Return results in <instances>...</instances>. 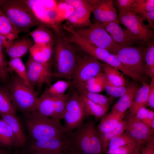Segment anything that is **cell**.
Returning a JSON list of instances; mask_svg holds the SVG:
<instances>
[{
	"mask_svg": "<svg viewBox=\"0 0 154 154\" xmlns=\"http://www.w3.org/2000/svg\"><path fill=\"white\" fill-rule=\"evenodd\" d=\"M144 21H146L148 23V25L150 28H154V11L144 12L137 15Z\"/></svg>",
	"mask_w": 154,
	"mask_h": 154,
	"instance_id": "47",
	"label": "cell"
},
{
	"mask_svg": "<svg viewBox=\"0 0 154 154\" xmlns=\"http://www.w3.org/2000/svg\"><path fill=\"white\" fill-rule=\"evenodd\" d=\"M30 56L35 61L41 63L51 62L53 53L52 42L46 44H33L29 51Z\"/></svg>",
	"mask_w": 154,
	"mask_h": 154,
	"instance_id": "22",
	"label": "cell"
},
{
	"mask_svg": "<svg viewBox=\"0 0 154 154\" xmlns=\"http://www.w3.org/2000/svg\"><path fill=\"white\" fill-rule=\"evenodd\" d=\"M25 65L29 82L33 88L40 89L44 84L49 86L51 85L54 76L51 62H38L29 56Z\"/></svg>",
	"mask_w": 154,
	"mask_h": 154,
	"instance_id": "11",
	"label": "cell"
},
{
	"mask_svg": "<svg viewBox=\"0 0 154 154\" xmlns=\"http://www.w3.org/2000/svg\"><path fill=\"white\" fill-rule=\"evenodd\" d=\"M140 149L136 143H130L113 149H107L106 154H130L138 149Z\"/></svg>",
	"mask_w": 154,
	"mask_h": 154,
	"instance_id": "43",
	"label": "cell"
},
{
	"mask_svg": "<svg viewBox=\"0 0 154 154\" xmlns=\"http://www.w3.org/2000/svg\"><path fill=\"white\" fill-rule=\"evenodd\" d=\"M145 56V74L154 78V42L150 41L147 44Z\"/></svg>",
	"mask_w": 154,
	"mask_h": 154,
	"instance_id": "37",
	"label": "cell"
},
{
	"mask_svg": "<svg viewBox=\"0 0 154 154\" xmlns=\"http://www.w3.org/2000/svg\"><path fill=\"white\" fill-rule=\"evenodd\" d=\"M71 41L78 44L86 54L117 68L135 81L141 82L142 81L143 78L142 76L131 72L122 64L115 55L106 49L91 43L76 33L72 36Z\"/></svg>",
	"mask_w": 154,
	"mask_h": 154,
	"instance_id": "5",
	"label": "cell"
},
{
	"mask_svg": "<svg viewBox=\"0 0 154 154\" xmlns=\"http://www.w3.org/2000/svg\"><path fill=\"white\" fill-rule=\"evenodd\" d=\"M74 30L81 37L114 55L119 48V45L114 41L101 23L96 21L90 27Z\"/></svg>",
	"mask_w": 154,
	"mask_h": 154,
	"instance_id": "8",
	"label": "cell"
},
{
	"mask_svg": "<svg viewBox=\"0 0 154 154\" xmlns=\"http://www.w3.org/2000/svg\"><path fill=\"white\" fill-rule=\"evenodd\" d=\"M0 78L2 80H5V79L2 74L0 70Z\"/></svg>",
	"mask_w": 154,
	"mask_h": 154,
	"instance_id": "57",
	"label": "cell"
},
{
	"mask_svg": "<svg viewBox=\"0 0 154 154\" xmlns=\"http://www.w3.org/2000/svg\"><path fill=\"white\" fill-rule=\"evenodd\" d=\"M7 88L16 110L25 114L36 110L39 98L33 87L17 76L12 78Z\"/></svg>",
	"mask_w": 154,
	"mask_h": 154,
	"instance_id": "3",
	"label": "cell"
},
{
	"mask_svg": "<svg viewBox=\"0 0 154 154\" xmlns=\"http://www.w3.org/2000/svg\"><path fill=\"white\" fill-rule=\"evenodd\" d=\"M140 87L136 82L130 83L127 87L126 91L113 106L111 112L124 114L126 110L130 108Z\"/></svg>",
	"mask_w": 154,
	"mask_h": 154,
	"instance_id": "19",
	"label": "cell"
},
{
	"mask_svg": "<svg viewBox=\"0 0 154 154\" xmlns=\"http://www.w3.org/2000/svg\"><path fill=\"white\" fill-rule=\"evenodd\" d=\"M126 89L125 86H117L109 84L105 77L104 90L110 96L114 98L120 97L125 93Z\"/></svg>",
	"mask_w": 154,
	"mask_h": 154,
	"instance_id": "42",
	"label": "cell"
},
{
	"mask_svg": "<svg viewBox=\"0 0 154 154\" xmlns=\"http://www.w3.org/2000/svg\"><path fill=\"white\" fill-rule=\"evenodd\" d=\"M105 76L103 72L97 76L91 77L84 82L73 85L74 86H83L102 81L104 80Z\"/></svg>",
	"mask_w": 154,
	"mask_h": 154,
	"instance_id": "48",
	"label": "cell"
},
{
	"mask_svg": "<svg viewBox=\"0 0 154 154\" xmlns=\"http://www.w3.org/2000/svg\"><path fill=\"white\" fill-rule=\"evenodd\" d=\"M54 97L43 94L39 98L36 110L40 114L53 119Z\"/></svg>",
	"mask_w": 154,
	"mask_h": 154,
	"instance_id": "29",
	"label": "cell"
},
{
	"mask_svg": "<svg viewBox=\"0 0 154 154\" xmlns=\"http://www.w3.org/2000/svg\"><path fill=\"white\" fill-rule=\"evenodd\" d=\"M0 70L6 80L8 76L10 69L8 62L6 61L3 54H0Z\"/></svg>",
	"mask_w": 154,
	"mask_h": 154,
	"instance_id": "49",
	"label": "cell"
},
{
	"mask_svg": "<svg viewBox=\"0 0 154 154\" xmlns=\"http://www.w3.org/2000/svg\"><path fill=\"white\" fill-rule=\"evenodd\" d=\"M91 120H87L74 131L68 133L70 148L80 154H89L90 129Z\"/></svg>",
	"mask_w": 154,
	"mask_h": 154,
	"instance_id": "14",
	"label": "cell"
},
{
	"mask_svg": "<svg viewBox=\"0 0 154 154\" xmlns=\"http://www.w3.org/2000/svg\"><path fill=\"white\" fill-rule=\"evenodd\" d=\"M37 18L46 27L51 28L57 34L62 36L57 28L58 21V4L54 0H25Z\"/></svg>",
	"mask_w": 154,
	"mask_h": 154,
	"instance_id": "7",
	"label": "cell"
},
{
	"mask_svg": "<svg viewBox=\"0 0 154 154\" xmlns=\"http://www.w3.org/2000/svg\"><path fill=\"white\" fill-rule=\"evenodd\" d=\"M0 145L8 148L17 146L11 128L2 119L0 120Z\"/></svg>",
	"mask_w": 154,
	"mask_h": 154,
	"instance_id": "28",
	"label": "cell"
},
{
	"mask_svg": "<svg viewBox=\"0 0 154 154\" xmlns=\"http://www.w3.org/2000/svg\"><path fill=\"white\" fill-rule=\"evenodd\" d=\"M101 64L106 79L109 84L117 86H125V80L118 69L105 63Z\"/></svg>",
	"mask_w": 154,
	"mask_h": 154,
	"instance_id": "25",
	"label": "cell"
},
{
	"mask_svg": "<svg viewBox=\"0 0 154 154\" xmlns=\"http://www.w3.org/2000/svg\"><path fill=\"white\" fill-rule=\"evenodd\" d=\"M32 31L29 33L35 44H46L52 42V34L46 27L41 24Z\"/></svg>",
	"mask_w": 154,
	"mask_h": 154,
	"instance_id": "30",
	"label": "cell"
},
{
	"mask_svg": "<svg viewBox=\"0 0 154 154\" xmlns=\"http://www.w3.org/2000/svg\"><path fill=\"white\" fill-rule=\"evenodd\" d=\"M138 90L129 108V115L135 116L141 108L147 103L149 90V85L144 82Z\"/></svg>",
	"mask_w": 154,
	"mask_h": 154,
	"instance_id": "23",
	"label": "cell"
},
{
	"mask_svg": "<svg viewBox=\"0 0 154 154\" xmlns=\"http://www.w3.org/2000/svg\"><path fill=\"white\" fill-rule=\"evenodd\" d=\"M19 33L0 10V33L8 44L17 39Z\"/></svg>",
	"mask_w": 154,
	"mask_h": 154,
	"instance_id": "26",
	"label": "cell"
},
{
	"mask_svg": "<svg viewBox=\"0 0 154 154\" xmlns=\"http://www.w3.org/2000/svg\"><path fill=\"white\" fill-rule=\"evenodd\" d=\"M134 116L151 129L152 122L154 119L153 111L144 106L140 108Z\"/></svg>",
	"mask_w": 154,
	"mask_h": 154,
	"instance_id": "41",
	"label": "cell"
},
{
	"mask_svg": "<svg viewBox=\"0 0 154 154\" xmlns=\"http://www.w3.org/2000/svg\"><path fill=\"white\" fill-rule=\"evenodd\" d=\"M63 154H80L76 151L70 148L62 152Z\"/></svg>",
	"mask_w": 154,
	"mask_h": 154,
	"instance_id": "53",
	"label": "cell"
},
{
	"mask_svg": "<svg viewBox=\"0 0 154 154\" xmlns=\"http://www.w3.org/2000/svg\"><path fill=\"white\" fill-rule=\"evenodd\" d=\"M25 115L26 127L33 141L48 139L67 133L60 121L44 116L36 110Z\"/></svg>",
	"mask_w": 154,
	"mask_h": 154,
	"instance_id": "1",
	"label": "cell"
},
{
	"mask_svg": "<svg viewBox=\"0 0 154 154\" xmlns=\"http://www.w3.org/2000/svg\"><path fill=\"white\" fill-rule=\"evenodd\" d=\"M80 96L85 110L89 116H93L96 119L104 116L107 111L106 110L85 96Z\"/></svg>",
	"mask_w": 154,
	"mask_h": 154,
	"instance_id": "32",
	"label": "cell"
},
{
	"mask_svg": "<svg viewBox=\"0 0 154 154\" xmlns=\"http://www.w3.org/2000/svg\"><path fill=\"white\" fill-rule=\"evenodd\" d=\"M140 149H138L135 150L130 154H141L140 151Z\"/></svg>",
	"mask_w": 154,
	"mask_h": 154,
	"instance_id": "56",
	"label": "cell"
},
{
	"mask_svg": "<svg viewBox=\"0 0 154 154\" xmlns=\"http://www.w3.org/2000/svg\"><path fill=\"white\" fill-rule=\"evenodd\" d=\"M130 143L137 145L134 139L126 132H124L112 139L109 142L108 147V149H113Z\"/></svg>",
	"mask_w": 154,
	"mask_h": 154,
	"instance_id": "39",
	"label": "cell"
},
{
	"mask_svg": "<svg viewBox=\"0 0 154 154\" xmlns=\"http://www.w3.org/2000/svg\"><path fill=\"white\" fill-rule=\"evenodd\" d=\"M65 37L58 38L54 50V76L71 79L78 55Z\"/></svg>",
	"mask_w": 154,
	"mask_h": 154,
	"instance_id": "4",
	"label": "cell"
},
{
	"mask_svg": "<svg viewBox=\"0 0 154 154\" xmlns=\"http://www.w3.org/2000/svg\"><path fill=\"white\" fill-rule=\"evenodd\" d=\"M113 0H88L96 21L101 23L119 22L116 9Z\"/></svg>",
	"mask_w": 154,
	"mask_h": 154,
	"instance_id": "16",
	"label": "cell"
},
{
	"mask_svg": "<svg viewBox=\"0 0 154 154\" xmlns=\"http://www.w3.org/2000/svg\"><path fill=\"white\" fill-rule=\"evenodd\" d=\"M124 116V114L111 112L102 117L96 128L98 132V133L105 132L114 129L123 120Z\"/></svg>",
	"mask_w": 154,
	"mask_h": 154,
	"instance_id": "24",
	"label": "cell"
},
{
	"mask_svg": "<svg viewBox=\"0 0 154 154\" xmlns=\"http://www.w3.org/2000/svg\"><path fill=\"white\" fill-rule=\"evenodd\" d=\"M76 90L80 95L85 96L107 111L108 110L110 103L106 96L98 93L91 92L84 90Z\"/></svg>",
	"mask_w": 154,
	"mask_h": 154,
	"instance_id": "38",
	"label": "cell"
},
{
	"mask_svg": "<svg viewBox=\"0 0 154 154\" xmlns=\"http://www.w3.org/2000/svg\"><path fill=\"white\" fill-rule=\"evenodd\" d=\"M125 120H122L114 129L104 133H98L102 149V153L105 152L108 147L110 140L114 137L125 132L126 129Z\"/></svg>",
	"mask_w": 154,
	"mask_h": 154,
	"instance_id": "27",
	"label": "cell"
},
{
	"mask_svg": "<svg viewBox=\"0 0 154 154\" xmlns=\"http://www.w3.org/2000/svg\"><path fill=\"white\" fill-rule=\"evenodd\" d=\"M72 85V81L59 80L49 86L43 94L55 97L65 94L67 89Z\"/></svg>",
	"mask_w": 154,
	"mask_h": 154,
	"instance_id": "34",
	"label": "cell"
},
{
	"mask_svg": "<svg viewBox=\"0 0 154 154\" xmlns=\"http://www.w3.org/2000/svg\"><path fill=\"white\" fill-rule=\"evenodd\" d=\"M3 48L2 46L0 44V54H3Z\"/></svg>",
	"mask_w": 154,
	"mask_h": 154,
	"instance_id": "58",
	"label": "cell"
},
{
	"mask_svg": "<svg viewBox=\"0 0 154 154\" xmlns=\"http://www.w3.org/2000/svg\"><path fill=\"white\" fill-rule=\"evenodd\" d=\"M153 11L154 0H135L133 6L128 11L138 15L144 12Z\"/></svg>",
	"mask_w": 154,
	"mask_h": 154,
	"instance_id": "40",
	"label": "cell"
},
{
	"mask_svg": "<svg viewBox=\"0 0 154 154\" xmlns=\"http://www.w3.org/2000/svg\"><path fill=\"white\" fill-rule=\"evenodd\" d=\"M71 93L64 94L55 98L53 119L60 121L63 119L64 114Z\"/></svg>",
	"mask_w": 154,
	"mask_h": 154,
	"instance_id": "36",
	"label": "cell"
},
{
	"mask_svg": "<svg viewBox=\"0 0 154 154\" xmlns=\"http://www.w3.org/2000/svg\"><path fill=\"white\" fill-rule=\"evenodd\" d=\"M0 10L20 33L42 24L23 0H0Z\"/></svg>",
	"mask_w": 154,
	"mask_h": 154,
	"instance_id": "2",
	"label": "cell"
},
{
	"mask_svg": "<svg viewBox=\"0 0 154 154\" xmlns=\"http://www.w3.org/2000/svg\"><path fill=\"white\" fill-rule=\"evenodd\" d=\"M8 65L10 70L14 71L17 74V76L27 84L32 86L28 80L25 65L24 64L21 58H10V60L8 62Z\"/></svg>",
	"mask_w": 154,
	"mask_h": 154,
	"instance_id": "33",
	"label": "cell"
},
{
	"mask_svg": "<svg viewBox=\"0 0 154 154\" xmlns=\"http://www.w3.org/2000/svg\"><path fill=\"white\" fill-rule=\"evenodd\" d=\"M135 0H116L114 4L119 13L128 11L133 6Z\"/></svg>",
	"mask_w": 154,
	"mask_h": 154,
	"instance_id": "45",
	"label": "cell"
},
{
	"mask_svg": "<svg viewBox=\"0 0 154 154\" xmlns=\"http://www.w3.org/2000/svg\"><path fill=\"white\" fill-rule=\"evenodd\" d=\"M8 151L5 149L0 148V154H9Z\"/></svg>",
	"mask_w": 154,
	"mask_h": 154,
	"instance_id": "55",
	"label": "cell"
},
{
	"mask_svg": "<svg viewBox=\"0 0 154 154\" xmlns=\"http://www.w3.org/2000/svg\"><path fill=\"white\" fill-rule=\"evenodd\" d=\"M92 9L91 6L78 8L74 9L67 18V22L74 29H82L92 25L90 17Z\"/></svg>",
	"mask_w": 154,
	"mask_h": 154,
	"instance_id": "18",
	"label": "cell"
},
{
	"mask_svg": "<svg viewBox=\"0 0 154 154\" xmlns=\"http://www.w3.org/2000/svg\"><path fill=\"white\" fill-rule=\"evenodd\" d=\"M62 152L45 153H32V154H63Z\"/></svg>",
	"mask_w": 154,
	"mask_h": 154,
	"instance_id": "54",
	"label": "cell"
},
{
	"mask_svg": "<svg viewBox=\"0 0 154 154\" xmlns=\"http://www.w3.org/2000/svg\"><path fill=\"white\" fill-rule=\"evenodd\" d=\"M16 110L7 88L0 86V114L15 115Z\"/></svg>",
	"mask_w": 154,
	"mask_h": 154,
	"instance_id": "31",
	"label": "cell"
},
{
	"mask_svg": "<svg viewBox=\"0 0 154 154\" xmlns=\"http://www.w3.org/2000/svg\"><path fill=\"white\" fill-rule=\"evenodd\" d=\"M119 46L114 55L131 72L143 77L145 72V56L147 45Z\"/></svg>",
	"mask_w": 154,
	"mask_h": 154,
	"instance_id": "6",
	"label": "cell"
},
{
	"mask_svg": "<svg viewBox=\"0 0 154 154\" xmlns=\"http://www.w3.org/2000/svg\"><path fill=\"white\" fill-rule=\"evenodd\" d=\"M103 72L101 63L98 60L87 54L78 55L72 74V85L81 83Z\"/></svg>",
	"mask_w": 154,
	"mask_h": 154,
	"instance_id": "10",
	"label": "cell"
},
{
	"mask_svg": "<svg viewBox=\"0 0 154 154\" xmlns=\"http://www.w3.org/2000/svg\"></svg>",
	"mask_w": 154,
	"mask_h": 154,
	"instance_id": "59",
	"label": "cell"
},
{
	"mask_svg": "<svg viewBox=\"0 0 154 154\" xmlns=\"http://www.w3.org/2000/svg\"><path fill=\"white\" fill-rule=\"evenodd\" d=\"M64 2L67 5L72 7L74 9L78 8L90 6L88 0H66Z\"/></svg>",
	"mask_w": 154,
	"mask_h": 154,
	"instance_id": "46",
	"label": "cell"
},
{
	"mask_svg": "<svg viewBox=\"0 0 154 154\" xmlns=\"http://www.w3.org/2000/svg\"><path fill=\"white\" fill-rule=\"evenodd\" d=\"M8 44L5 38L0 33V44L2 46L3 48H5Z\"/></svg>",
	"mask_w": 154,
	"mask_h": 154,
	"instance_id": "52",
	"label": "cell"
},
{
	"mask_svg": "<svg viewBox=\"0 0 154 154\" xmlns=\"http://www.w3.org/2000/svg\"><path fill=\"white\" fill-rule=\"evenodd\" d=\"M101 23L113 39L119 45L143 46L137 36L127 28L121 27L119 22L112 21Z\"/></svg>",
	"mask_w": 154,
	"mask_h": 154,
	"instance_id": "13",
	"label": "cell"
},
{
	"mask_svg": "<svg viewBox=\"0 0 154 154\" xmlns=\"http://www.w3.org/2000/svg\"><path fill=\"white\" fill-rule=\"evenodd\" d=\"M102 149L98 132L94 122L91 121L90 129L89 154H101Z\"/></svg>",
	"mask_w": 154,
	"mask_h": 154,
	"instance_id": "35",
	"label": "cell"
},
{
	"mask_svg": "<svg viewBox=\"0 0 154 154\" xmlns=\"http://www.w3.org/2000/svg\"><path fill=\"white\" fill-rule=\"evenodd\" d=\"M141 149V154H154V137H152Z\"/></svg>",
	"mask_w": 154,
	"mask_h": 154,
	"instance_id": "50",
	"label": "cell"
},
{
	"mask_svg": "<svg viewBox=\"0 0 154 154\" xmlns=\"http://www.w3.org/2000/svg\"><path fill=\"white\" fill-rule=\"evenodd\" d=\"M2 119L10 127L17 142V147H23L26 143L27 138L23 125L15 115L6 114L1 115Z\"/></svg>",
	"mask_w": 154,
	"mask_h": 154,
	"instance_id": "20",
	"label": "cell"
},
{
	"mask_svg": "<svg viewBox=\"0 0 154 154\" xmlns=\"http://www.w3.org/2000/svg\"><path fill=\"white\" fill-rule=\"evenodd\" d=\"M89 116L86 111L80 94L77 91L71 93L64 114V127L68 133L72 132Z\"/></svg>",
	"mask_w": 154,
	"mask_h": 154,
	"instance_id": "9",
	"label": "cell"
},
{
	"mask_svg": "<svg viewBox=\"0 0 154 154\" xmlns=\"http://www.w3.org/2000/svg\"><path fill=\"white\" fill-rule=\"evenodd\" d=\"M118 20L119 24L138 37L143 45H147L150 41L153 40V33L151 28L137 15L129 11L119 13Z\"/></svg>",
	"mask_w": 154,
	"mask_h": 154,
	"instance_id": "12",
	"label": "cell"
},
{
	"mask_svg": "<svg viewBox=\"0 0 154 154\" xmlns=\"http://www.w3.org/2000/svg\"><path fill=\"white\" fill-rule=\"evenodd\" d=\"M149 85V90L147 103L152 109L154 108V78H151Z\"/></svg>",
	"mask_w": 154,
	"mask_h": 154,
	"instance_id": "51",
	"label": "cell"
},
{
	"mask_svg": "<svg viewBox=\"0 0 154 154\" xmlns=\"http://www.w3.org/2000/svg\"><path fill=\"white\" fill-rule=\"evenodd\" d=\"M70 148L68 133L48 139L33 141L29 147L32 153L62 152Z\"/></svg>",
	"mask_w": 154,
	"mask_h": 154,
	"instance_id": "15",
	"label": "cell"
},
{
	"mask_svg": "<svg viewBox=\"0 0 154 154\" xmlns=\"http://www.w3.org/2000/svg\"><path fill=\"white\" fill-rule=\"evenodd\" d=\"M105 78L104 80L96 83L83 86H74L76 90H83L95 93H99L104 90Z\"/></svg>",
	"mask_w": 154,
	"mask_h": 154,
	"instance_id": "44",
	"label": "cell"
},
{
	"mask_svg": "<svg viewBox=\"0 0 154 154\" xmlns=\"http://www.w3.org/2000/svg\"><path fill=\"white\" fill-rule=\"evenodd\" d=\"M15 40L10 42L5 48L10 58H21L29 51L33 44L32 41L27 38Z\"/></svg>",
	"mask_w": 154,
	"mask_h": 154,
	"instance_id": "21",
	"label": "cell"
},
{
	"mask_svg": "<svg viewBox=\"0 0 154 154\" xmlns=\"http://www.w3.org/2000/svg\"><path fill=\"white\" fill-rule=\"evenodd\" d=\"M127 127L125 132L136 142L140 148L153 135L154 131L148 127L134 116H128L125 120Z\"/></svg>",
	"mask_w": 154,
	"mask_h": 154,
	"instance_id": "17",
	"label": "cell"
}]
</instances>
